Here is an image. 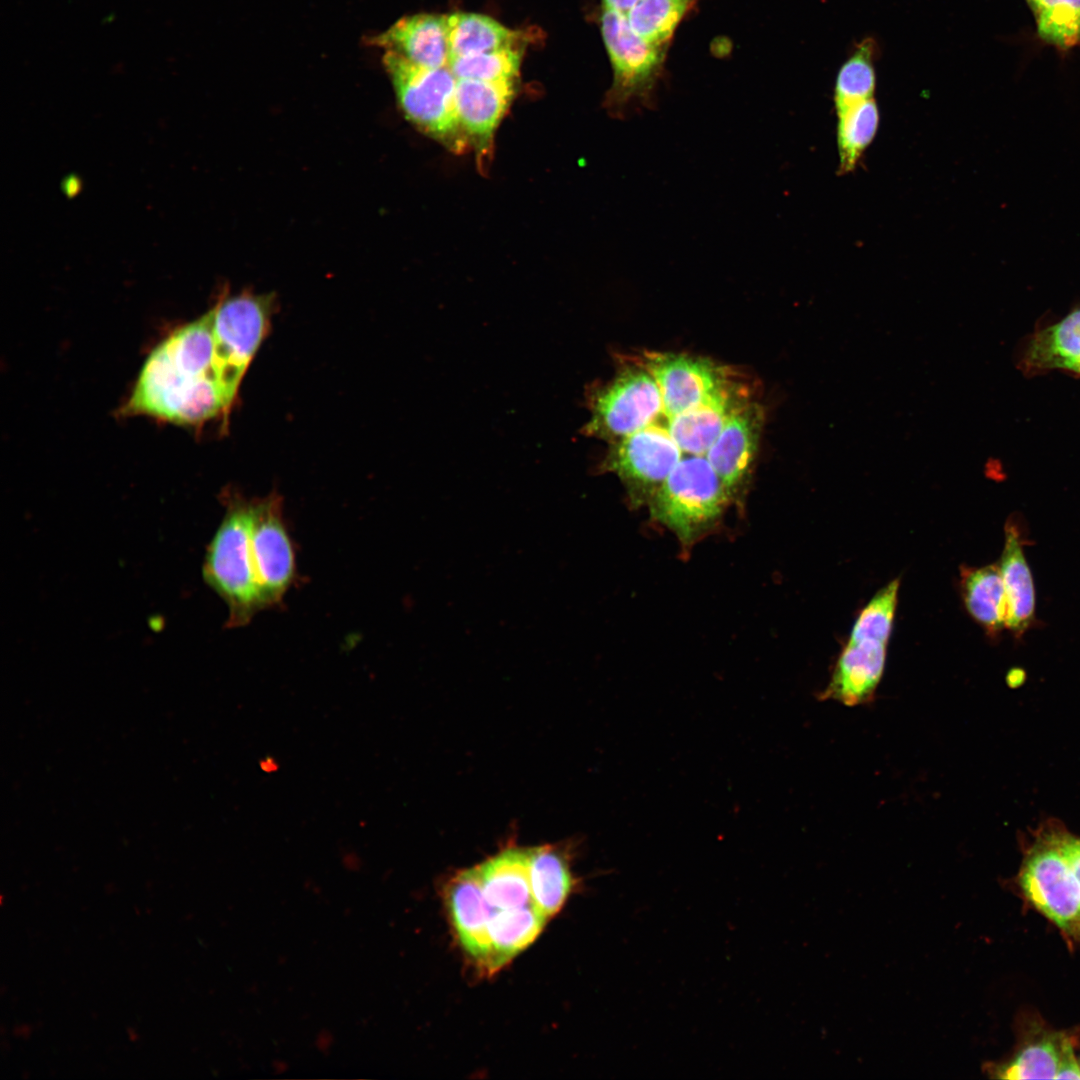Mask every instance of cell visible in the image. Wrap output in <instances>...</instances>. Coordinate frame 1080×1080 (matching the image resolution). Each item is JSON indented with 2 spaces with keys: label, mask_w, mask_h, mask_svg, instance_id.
<instances>
[{
  "label": "cell",
  "mask_w": 1080,
  "mask_h": 1080,
  "mask_svg": "<svg viewBox=\"0 0 1080 1080\" xmlns=\"http://www.w3.org/2000/svg\"><path fill=\"white\" fill-rule=\"evenodd\" d=\"M240 383L219 350L210 309L153 349L122 412L199 426L229 412Z\"/></svg>",
  "instance_id": "obj_1"
},
{
  "label": "cell",
  "mask_w": 1080,
  "mask_h": 1080,
  "mask_svg": "<svg viewBox=\"0 0 1080 1080\" xmlns=\"http://www.w3.org/2000/svg\"><path fill=\"white\" fill-rule=\"evenodd\" d=\"M221 497L225 513L207 546L202 574L226 603V626L234 628L248 624L265 606L251 554V500L231 490Z\"/></svg>",
  "instance_id": "obj_2"
},
{
  "label": "cell",
  "mask_w": 1080,
  "mask_h": 1080,
  "mask_svg": "<svg viewBox=\"0 0 1080 1080\" xmlns=\"http://www.w3.org/2000/svg\"><path fill=\"white\" fill-rule=\"evenodd\" d=\"M383 65L406 119L450 152H468L469 142L455 109L458 79L450 67L418 66L389 50L383 55Z\"/></svg>",
  "instance_id": "obj_3"
},
{
  "label": "cell",
  "mask_w": 1080,
  "mask_h": 1080,
  "mask_svg": "<svg viewBox=\"0 0 1080 1080\" xmlns=\"http://www.w3.org/2000/svg\"><path fill=\"white\" fill-rule=\"evenodd\" d=\"M730 494L704 455L682 457L649 501L652 516L690 543L716 521Z\"/></svg>",
  "instance_id": "obj_4"
},
{
  "label": "cell",
  "mask_w": 1080,
  "mask_h": 1080,
  "mask_svg": "<svg viewBox=\"0 0 1080 1080\" xmlns=\"http://www.w3.org/2000/svg\"><path fill=\"white\" fill-rule=\"evenodd\" d=\"M601 33L613 70L605 106L614 117L653 104L667 47L647 42L630 27L626 14L602 7Z\"/></svg>",
  "instance_id": "obj_5"
},
{
  "label": "cell",
  "mask_w": 1080,
  "mask_h": 1080,
  "mask_svg": "<svg viewBox=\"0 0 1080 1080\" xmlns=\"http://www.w3.org/2000/svg\"><path fill=\"white\" fill-rule=\"evenodd\" d=\"M1041 830L1025 854L1019 885L1030 903L1065 934L1080 939V887L1059 841Z\"/></svg>",
  "instance_id": "obj_6"
},
{
  "label": "cell",
  "mask_w": 1080,
  "mask_h": 1080,
  "mask_svg": "<svg viewBox=\"0 0 1080 1080\" xmlns=\"http://www.w3.org/2000/svg\"><path fill=\"white\" fill-rule=\"evenodd\" d=\"M590 418L583 433L610 443L664 415L659 388L642 366H625L608 383L587 395Z\"/></svg>",
  "instance_id": "obj_7"
},
{
  "label": "cell",
  "mask_w": 1080,
  "mask_h": 1080,
  "mask_svg": "<svg viewBox=\"0 0 1080 1080\" xmlns=\"http://www.w3.org/2000/svg\"><path fill=\"white\" fill-rule=\"evenodd\" d=\"M667 423L658 421L611 443L601 466L626 485L634 503L650 501L682 459Z\"/></svg>",
  "instance_id": "obj_8"
},
{
  "label": "cell",
  "mask_w": 1080,
  "mask_h": 1080,
  "mask_svg": "<svg viewBox=\"0 0 1080 1080\" xmlns=\"http://www.w3.org/2000/svg\"><path fill=\"white\" fill-rule=\"evenodd\" d=\"M250 545L265 608L279 603L296 578L295 551L276 493L251 500Z\"/></svg>",
  "instance_id": "obj_9"
},
{
  "label": "cell",
  "mask_w": 1080,
  "mask_h": 1080,
  "mask_svg": "<svg viewBox=\"0 0 1080 1080\" xmlns=\"http://www.w3.org/2000/svg\"><path fill=\"white\" fill-rule=\"evenodd\" d=\"M641 366L659 388L667 420L697 405L732 376L710 360L667 352L645 353Z\"/></svg>",
  "instance_id": "obj_10"
},
{
  "label": "cell",
  "mask_w": 1080,
  "mask_h": 1080,
  "mask_svg": "<svg viewBox=\"0 0 1080 1080\" xmlns=\"http://www.w3.org/2000/svg\"><path fill=\"white\" fill-rule=\"evenodd\" d=\"M272 307V295L244 292L221 297L211 308L223 355L241 377L267 334Z\"/></svg>",
  "instance_id": "obj_11"
},
{
  "label": "cell",
  "mask_w": 1080,
  "mask_h": 1080,
  "mask_svg": "<svg viewBox=\"0 0 1080 1080\" xmlns=\"http://www.w3.org/2000/svg\"><path fill=\"white\" fill-rule=\"evenodd\" d=\"M516 93V81L458 79L455 109L458 121L473 149L478 168L492 160L496 130Z\"/></svg>",
  "instance_id": "obj_12"
},
{
  "label": "cell",
  "mask_w": 1080,
  "mask_h": 1080,
  "mask_svg": "<svg viewBox=\"0 0 1080 1080\" xmlns=\"http://www.w3.org/2000/svg\"><path fill=\"white\" fill-rule=\"evenodd\" d=\"M763 418L762 407L749 399L731 414L704 455L730 496L743 485L751 471Z\"/></svg>",
  "instance_id": "obj_13"
},
{
  "label": "cell",
  "mask_w": 1080,
  "mask_h": 1080,
  "mask_svg": "<svg viewBox=\"0 0 1080 1080\" xmlns=\"http://www.w3.org/2000/svg\"><path fill=\"white\" fill-rule=\"evenodd\" d=\"M749 400L748 391L733 375L694 407L667 420L683 453L705 455L731 414Z\"/></svg>",
  "instance_id": "obj_14"
},
{
  "label": "cell",
  "mask_w": 1080,
  "mask_h": 1080,
  "mask_svg": "<svg viewBox=\"0 0 1080 1080\" xmlns=\"http://www.w3.org/2000/svg\"><path fill=\"white\" fill-rule=\"evenodd\" d=\"M447 900L459 942L481 967L491 971L488 924L494 909L483 893L477 867L463 870L451 879Z\"/></svg>",
  "instance_id": "obj_15"
},
{
  "label": "cell",
  "mask_w": 1080,
  "mask_h": 1080,
  "mask_svg": "<svg viewBox=\"0 0 1080 1080\" xmlns=\"http://www.w3.org/2000/svg\"><path fill=\"white\" fill-rule=\"evenodd\" d=\"M887 644L873 639H848L821 698L846 706L871 702L884 671Z\"/></svg>",
  "instance_id": "obj_16"
},
{
  "label": "cell",
  "mask_w": 1080,
  "mask_h": 1080,
  "mask_svg": "<svg viewBox=\"0 0 1080 1080\" xmlns=\"http://www.w3.org/2000/svg\"><path fill=\"white\" fill-rule=\"evenodd\" d=\"M369 43L427 68L449 66L451 59L446 15L420 13L402 17L371 37Z\"/></svg>",
  "instance_id": "obj_17"
},
{
  "label": "cell",
  "mask_w": 1080,
  "mask_h": 1080,
  "mask_svg": "<svg viewBox=\"0 0 1080 1080\" xmlns=\"http://www.w3.org/2000/svg\"><path fill=\"white\" fill-rule=\"evenodd\" d=\"M1012 1057L993 1066L992 1076L1000 1079H1056L1061 1055L1074 1042L1071 1035L1053 1031L1039 1021L1024 1025Z\"/></svg>",
  "instance_id": "obj_18"
},
{
  "label": "cell",
  "mask_w": 1080,
  "mask_h": 1080,
  "mask_svg": "<svg viewBox=\"0 0 1080 1080\" xmlns=\"http://www.w3.org/2000/svg\"><path fill=\"white\" fill-rule=\"evenodd\" d=\"M1007 603V629L1021 636L1035 618V588L1018 525L1007 521L999 562Z\"/></svg>",
  "instance_id": "obj_19"
},
{
  "label": "cell",
  "mask_w": 1080,
  "mask_h": 1080,
  "mask_svg": "<svg viewBox=\"0 0 1080 1080\" xmlns=\"http://www.w3.org/2000/svg\"><path fill=\"white\" fill-rule=\"evenodd\" d=\"M1020 363L1030 374L1054 369L1080 374V306L1037 330L1027 341Z\"/></svg>",
  "instance_id": "obj_20"
},
{
  "label": "cell",
  "mask_w": 1080,
  "mask_h": 1080,
  "mask_svg": "<svg viewBox=\"0 0 1080 1080\" xmlns=\"http://www.w3.org/2000/svg\"><path fill=\"white\" fill-rule=\"evenodd\" d=\"M530 860L531 849L511 847L477 866L483 893L494 910L532 903Z\"/></svg>",
  "instance_id": "obj_21"
},
{
  "label": "cell",
  "mask_w": 1080,
  "mask_h": 1080,
  "mask_svg": "<svg viewBox=\"0 0 1080 1080\" xmlns=\"http://www.w3.org/2000/svg\"><path fill=\"white\" fill-rule=\"evenodd\" d=\"M962 595L970 616L988 633L1007 629V603L999 564L962 571Z\"/></svg>",
  "instance_id": "obj_22"
},
{
  "label": "cell",
  "mask_w": 1080,
  "mask_h": 1080,
  "mask_svg": "<svg viewBox=\"0 0 1080 1080\" xmlns=\"http://www.w3.org/2000/svg\"><path fill=\"white\" fill-rule=\"evenodd\" d=\"M446 16L451 58L518 47L521 40L519 31L486 15L455 12Z\"/></svg>",
  "instance_id": "obj_23"
},
{
  "label": "cell",
  "mask_w": 1080,
  "mask_h": 1080,
  "mask_svg": "<svg viewBox=\"0 0 1080 1080\" xmlns=\"http://www.w3.org/2000/svg\"><path fill=\"white\" fill-rule=\"evenodd\" d=\"M547 919L532 903L514 909L494 910L488 924L492 947L491 971L501 968L530 945L542 931Z\"/></svg>",
  "instance_id": "obj_24"
},
{
  "label": "cell",
  "mask_w": 1080,
  "mask_h": 1080,
  "mask_svg": "<svg viewBox=\"0 0 1080 1080\" xmlns=\"http://www.w3.org/2000/svg\"><path fill=\"white\" fill-rule=\"evenodd\" d=\"M572 887L565 858L556 848L531 849L530 888L533 905L547 918L563 906Z\"/></svg>",
  "instance_id": "obj_25"
},
{
  "label": "cell",
  "mask_w": 1080,
  "mask_h": 1080,
  "mask_svg": "<svg viewBox=\"0 0 1080 1080\" xmlns=\"http://www.w3.org/2000/svg\"><path fill=\"white\" fill-rule=\"evenodd\" d=\"M837 115L839 171L843 174L854 170L863 152L873 141L879 126V111L872 98Z\"/></svg>",
  "instance_id": "obj_26"
},
{
  "label": "cell",
  "mask_w": 1080,
  "mask_h": 1080,
  "mask_svg": "<svg viewBox=\"0 0 1080 1080\" xmlns=\"http://www.w3.org/2000/svg\"><path fill=\"white\" fill-rule=\"evenodd\" d=\"M694 0H639L626 14L631 29L649 43L667 47Z\"/></svg>",
  "instance_id": "obj_27"
},
{
  "label": "cell",
  "mask_w": 1080,
  "mask_h": 1080,
  "mask_svg": "<svg viewBox=\"0 0 1080 1080\" xmlns=\"http://www.w3.org/2000/svg\"><path fill=\"white\" fill-rule=\"evenodd\" d=\"M872 44L866 40L842 66L837 76L834 101L837 114L873 98L875 74L872 66Z\"/></svg>",
  "instance_id": "obj_28"
},
{
  "label": "cell",
  "mask_w": 1080,
  "mask_h": 1080,
  "mask_svg": "<svg viewBox=\"0 0 1080 1080\" xmlns=\"http://www.w3.org/2000/svg\"><path fill=\"white\" fill-rule=\"evenodd\" d=\"M522 61L519 47L451 58L449 67L457 79L517 81Z\"/></svg>",
  "instance_id": "obj_29"
},
{
  "label": "cell",
  "mask_w": 1080,
  "mask_h": 1080,
  "mask_svg": "<svg viewBox=\"0 0 1080 1080\" xmlns=\"http://www.w3.org/2000/svg\"><path fill=\"white\" fill-rule=\"evenodd\" d=\"M1032 9L1042 39L1061 48L1080 43V0H1037Z\"/></svg>",
  "instance_id": "obj_30"
},
{
  "label": "cell",
  "mask_w": 1080,
  "mask_h": 1080,
  "mask_svg": "<svg viewBox=\"0 0 1080 1080\" xmlns=\"http://www.w3.org/2000/svg\"><path fill=\"white\" fill-rule=\"evenodd\" d=\"M899 579L884 586L859 613L851 640L873 639L888 643L897 605Z\"/></svg>",
  "instance_id": "obj_31"
},
{
  "label": "cell",
  "mask_w": 1080,
  "mask_h": 1080,
  "mask_svg": "<svg viewBox=\"0 0 1080 1080\" xmlns=\"http://www.w3.org/2000/svg\"><path fill=\"white\" fill-rule=\"evenodd\" d=\"M1059 841L1080 887V838L1060 828Z\"/></svg>",
  "instance_id": "obj_32"
},
{
  "label": "cell",
  "mask_w": 1080,
  "mask_h": 1080,
  "mask_svg": "<svg viewBox=\"0 0 1080 1080\" xmlns=\"http://www.w3.org/2000/svg\"><path fill=\"white\" fill-rule=\"evenodd\" d=\"M1056 1079H1080V1062L1074 1053L1073 1042L1066 1046L1061 1055Z\"/></svg>",
  "instance_id": "obj_33"
},
{
  "label": "cell",
  "mask_w": 1080,
  "mask_h": 1080,
  "mask_svg": "<svg viewBox=\"0 0 1080 1080\" xmlns=\"http://www.w3.org/2000/svg\"><path fill=\"white\" fill-rule=\"evenodd\" d=\"M638 1L639 0H603V7L627 14Z\"/></svg>",
  "instance_id": "obj_34"
},
{
  "label": "cell",
  "mask_w": 1080,
  "mask_h": 1080,
  "mask_svg": "<svg viewBox=\"0 0 1080 1080\" xmlns=\"http://www.w3.org/2000/svg\"><path fill=\"white\" fill-rule=\"evenodd\" d=\"M260 766L265 772H273L278 768V764L272 757H266L260 763Z\"/></svg>",
  "instance_id": "obj_35"
},
{
  "label": "cell",
  "mask_w": 1080,
  "mask_h": 1080,
  "mask_svg": "<svg viewBox=\"0 0 1080 1080\" xmlns=\"http://www.w3.org/2000/svg\"><path fill=\"white\" fill-rule=\"evenodd\" d=\"M1027 1L1031 5V7H1033L1035 5V3L1037 2V0H1027Z\"/></svg>",
  "instance_id": "obj_36"
},
{
  "label": "cell",
  "mask_w": 1080,
  "mask_h": 1080,
  "mask_svg": "<svg viewBox=\"0 0 1080 1080\" xmlns=\"http://www.w3.org/2000/svg\"><path fill=\"white\" fill-rule=\"evenodd\" d=\"M1079 1062H1080V1059H1079Z\"/></svg>",
  "instance_id": "obj_37"
}]
</instances>
